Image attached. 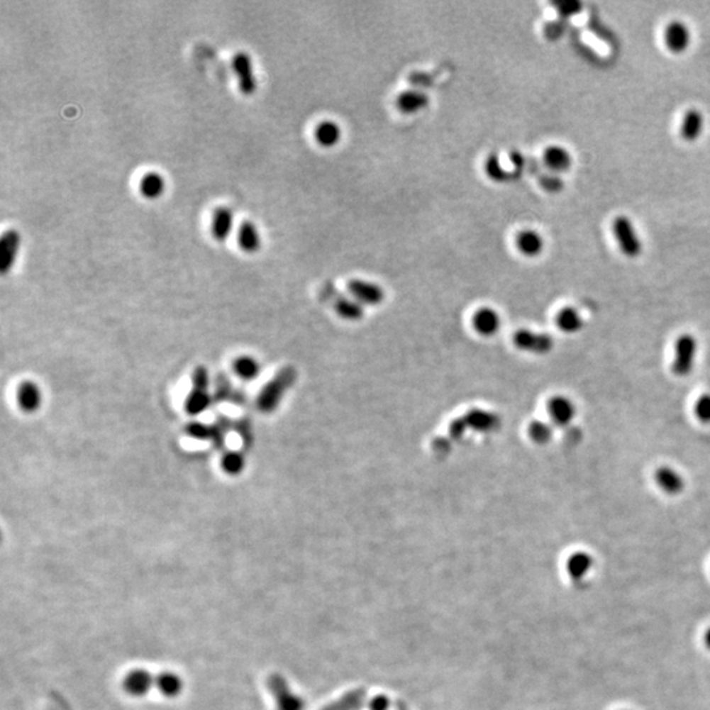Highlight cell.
I'll use <instances>...</instances> for the list:
<instances>
[{
	"mask_svg": "<svg viewBox=\"0 0 710 710\" xmlns=\"http://www.w3.org/2000/svg\"><path fill=\"white\" fill-rule=\"evenodd\" d=\"M235 425L237 420L226 417L224 414H217L215 423H189L186 426V434L194 440H208L217 450H224L226 434L232 429L235 432Z\"/></svg>",
	"mask_w": 710,
	"mask_h": 710,
	"instance_id": "6da1fadb",
	"label": "cell"
},
{
	"mask_svg": "<svg viewBox=\"0 0 710 710\" xmlns=\"http://www.w3.org/2000/svg\"><path fill=\"white\" fill-rule=\"evenodd\" d=\"M699 341L691 333L680 334L674 346V358L671 371L677 378L689 377L693 372L699 357Z\"/></svg>",
	"mask_w": 710,
	"mask_h": 710,
	"instance_id": "7a4b0ae2",
	"label": "cell"
},
{
	"mask_svg": "<svg viewBox=\"0 0 710 710\" xmlns=\"http://www.w3.org/2000/svg\"><path fill=\"white\" fill-rule=\"evenodd\" d=\"M294 379H295L294 370L283 369L279 371L275 378H272L270 383H267L262 388L261 394L257 397L258 409L263 414L272 412L278 406L280 399L286 394L288 387L292 384Z\"/></svg>",
	"mask_w": 710,
	"mask_h": 710,
	"instance_id": "3957f363",
	"label": "cell"
},
{
	"mask_svg": "<svg viewBox=\"0 0 710 710\" xmlns=\"http://www.w3.org/2000/svg\"><path fill=\"white\" fill-rule=\"evenodd\" d=\"M209 377L208 371L203 366H198L192 374V386L186 399V412L191 416H196L204 412L212 404V394L208 391Z\"/></svg>",
	"mask_w": 710,
	"mask_h": 710,
	"instance_id": "277c9868",
	"label": "cell"
},
{
	"mask_svg": "<svg viewBox=\"0 0 710 710\" xmlns=\"http://www.w3.org/2000/svg\"><path fill=\"white\" fill-rule=\"evenodd\" d=\"M546 409H548V421L555 428L562 429H570L577 416L575 403L568 396H551L546 404Z\"/></svg>",
	"mask_w": 710,
	"mask_h": 710,
	"instance_id": "5b68a950",
	"label": "cell"
},
{
	"mask_svg": "<svg viewBox=\"0 0 710 710\" xmlns=\"http://www.w3.org/2000/svg\"><path fill=\"white\" fill-rule=\"evenodd\" d=\"M613 232L622 253L629 258H637L642 252V243L629 217H616L613 223Z\"/></svg>",
	"mask_w": 710,
	"mask_h": 710,
	"instance_id": "8992f818",
	"label": "cell"
},
{
	"mask_svg": "<svg viewBox=\"0 0 710 710\" xmlns=\"http://www.w3.org/2000/svg\"><path fill=\"white\" fill-rule=\"evenodd\" d=\"M513 343L517 349L537 355H545L554 349V338L550 334L531 329H521L514 333Z\"/></svg>",
	"mask_w": 710,
	"mask_h": 710,
	"instance_id": "52a82bcc",
	"label": "cell"
},
{
	"mask_svg": "<svg viewBox=\"0 0 710 710\" xmlns=\"http://www.w3.org/2000/svg\"><path fill=\"white\" fill-rule=\"evenodd\" d=\"M350 296L362 306H375L382 304L386 299V292L378 283L365 279H351L348 283Z\"/></svg>",
	"mask_w": 710,
	"mask_h": 710,
	"instance_id": "ba28073f",
	"label": "cell"
},
{
	"mask_svg": "<svg viewBox=\"0 0 710 710\" xmlns=\"http://www.w3.org/2000/svg\"><path fill=\"white\" fill-rule=\"evenodd\" d=\"M237 81H238V89L243 95H253L257 91V77L254 72V65H253L250 55L246 52H238L233 55L232 60Z\"/></svg>",
	"mask_w": 710,
	"mask_h": 710,
	"instance_id": "9c48e42d",
	"label": "cell"
},
{
	"mask_svg": "<svg viewBox=\"0 0 710 710\" xmlns=\"http://www.w3.org/2000/svg\"><path fill=\"white\" fill-rule=\"evenodd\" d=\"M212 403H231V404L243 405L248 403V395L241 388L234 386L231 379L224 372H218L215 378V388L212 392Z\"/></svg>",
	"mask_w": 710,
	"mask_h": 710,
	"instance_id": "30bf717a",
	"label": "cell"
},
{
	"mask_svg": "<svg viewBox=\"0 0 710 710\" xmlns=\"http://www.w3.org/2000/svg\"><path fill=\"white\" fill-rule=\"evenodd\" d=\"M269 688L275 697L278 710H304V701L288 688V684L280 675H271Z\"/></svg>",
	"mask_w": 710,
	"mask_h": 710,
	"instance_id": "8fae6325",
	"label": "cell"
},
{
	"mask_svg": "<svg viewBox=\"0 0 710 710\" xmlns=\"http://www.w3.org/2000/svg\"><path fill=\"white\" fill-rule=\"evenodd\" d=\"M656 487L668 496L683 494L685 489V477L683 474L672 466H659L654 472Z\"/></svg>",
	"mask_w": 710,
	"mask_h": 710,
	"instance_id": "7c38bea8",
	"label": "cell"
},
{
	"mask_svg": "<svg viewBox=\"0 0 710 710\" xmlns=\"http://www.w3.org/2000/svg\"><path fill=\"white\" fill-rule=\"evenodd\" d=\"M501 325V316L491 306H482L472 316V329L486 338L494 337L500 332Z\"/></svg>",
	"mask_w": 710,
	"mask_h": 710,
	"instance_id": "4fadbf2b",
	"label": "cell"
},
{
	"mask_svg": "<svg viewBox=\"0 0 710 710\" xmlns=\"http://www.w3.org/2000/svg\"><path fill=\"white\" fill-rule=\"evenodd\" d=\"M155 685V679L144 668L131 670L123 679V688L129 696L143 697Z\"/></svg>",
	"mask_w": 710,
	"mask_h": 710,
	"instance_id": "5bb4252c",
	"label": "cell"
},
{
	"mask_svg": "<svg viewBox=\"0 0 710 710\" xmlns=\"http://www.w3.org/2000/svg\"><path fill=\"white\" fill-rule=\"evenodd\" d=\"M21 237L16 229H9L0 238V270L7 274L18 257Z\"/></svg>",
	"mask_w": 710,
	"mask_h": 710,
	"instance_id": "9a60e30c",
	"label": "cell"
},
{
	"mask_svg": "<svg viewBox=\"0 0 710 710\" xmlns=\"http://www.w3.org/2000/svg\"><path fill=\"white\" fill-rule=\"evenodd\" d=\"M665 41L672 53H683L691 44V30L685 23L675 20L665 28Z\"/></svg>",
	"mask_w": 710,
	"mask_h": 710,
	"instance_id": "2e32d148",
	"label": "cell"
},
{
	"mask_svg": "<svg viewBox=\"0 0 710 710\" xmlns=\"http://www.w3.org/2000/svg\"><path fill=\"white\" fill-rule=\"evenodd\" d=\"M429 96L420 90H405L396 98V109L404 115L418 113L429 106Z\"/></svg>",
	"mask_w": 710,
	"mask_h": 710,
	"instance_id": "e0dca14e",
	"label": "cell"
},
{
	"mask_svg": "<svg viewBox=\"0 0 710 710\" xmlns=\"http://www.w3.org/2000/svg\"><path fill=\"white\" fill-rule=\"evenodd\" d=\"M233 224V212L228 207H217L212 215L211 233L216 241L223 243L232 233Z\"/></svg>",
	"mask_w": 710,
	"mask_h": 710,
	"instance_id": "ac0fdd59",
	"label": "cell"
},
{
	"mask_svg": "<svg viewBox=\"0 0 710 710\" xmlns=\"http://www.w3.org/2000/svg\"><path fill=\"white\" fill-rule=\"evenodd\" d=\"M516 246L522 255L528 258L538 257L545 249V240L537 231L526 229L517 234Z\"/></svg>",
	"mask_w": 710,
	"mask_h": 710,
	"instance_id": "d6986e66",
	"label": "cell"
},
{
	"mask_svg": "<svg viewBox=\"0 0 710 710\" xmlns=\"http://www.w3.org/2000/svg\"><path fill=\"white\" fill-rule=\"evenodd\" d=\"M594 557L587 551H576L567 559V572L574 580H583L594 568Z\"/></svg>",
	"mask_w": 710,
	"mask_h": 710,
	"instance_id": "ffe728a7",
	"label": "cell"
},
{
	"mask_svg": "<svg viewBox=\"0 0 710 710\" xmlns=\"http://www.w3.org/2000/svg\"><path fill=\"white\" fill-rule=\"evenodd\" d=\"M555 324L560 332L576 334L584 328V318L574 306H565L555 316Z\"/></svg>",
	"mask_w": 710,
	"mask_h": 710,
	"instance_id": "44dd1931",
	"label": "cell"
},
{
	"mask_svg": "<svg viewBox=\"0 0 710 710\" xmlns=\"http://www.w3.org/2000/svg\"><path fill=\"white\" fill-rule=\"evenodd\" d=\"M237 243L243 252L255 253L261 248V234L252 221H243L237 231Z\"/></svg>",
	"mask_w": 710,
	"mask_h": 710,
	"instance_id": "7402d4cb",
	"label": "cell"
},
{
	"mask_svg": "<svg viewBox=\"0 0 710 710\" xmlns=\"http://www.w3.org/2000/svg\"><path fill=\"white\" fill-rule=\"evenodd\" d=\"M315 140L317 144L324 148H333L340 144L342 140L341 126L333 120H324L318 123L315 129Z\"/></svg>",
	"mask_w": 710,
	"mask_h": 710,
	"instance_id": "603a6c76",
	"label": "cell"
},
{
	"mask_svg": "<svg viewBox=\"0 0 710 710\" xmlns=\"http://www.w3.org/2000/svg\"><path fill=\"white\" fill-rule=\"evenodd\" d=\"M543 162L546 163L550 170L563 172L570 170L572 165V157L565 148L553 145L546 148V150L543 152Z\"/></svg>",
	"mask_w": 710,
	"mask_h": 710,
	"instance_id": "cb8c5ba5",
	"label": "cell"
},
{
	"mask_svg": "<svg viewBox=\"0 0 710 710\" xmlns=\"http://www.w3.org/2000/svg\"><path fill=\"white\" fill-rule=\"evenodd\" d=\"M704 129V115L699 109H692L685 112L680 126V135L688 143L696 141Z\"/></svg>",
	"mask_w": 710,
	"mask_h": 710,
	"instance_id": "d4e9b609",
	"label": "cell"
},
{
	"mask_svg": "<svg viewBox=\"0 0 710 710\" xmlns=\"http://www.w3.org/2000/svg\"><path fill=\"white\" fill-rule=\"evenodd\" d=\"M155 687L165 697L174 699L182 693L184 683L179 675L172 671H163L155 677Z\"/></svg>",
	"mask_w": 710,
	"mask_h": 710,
	"instance_id": "484cf974",
	"label": "cell"
},
{
	"mask_svg": "<svg viewBox=\"0 0 710 710\" xmlns=\"http://www.w3.org/2000/svg\"><path fill=\"white\" fill-rule=\"evenodd\" d=\"M166 189V182L160 172L149 171L140 180V192L146 199L160 198Z\"/></svg>",
	"mask_w": 710,
	"mask_h": 710,
	"instance_id": "4316f807",
	"label": "cell"
},
{
	"mask_svg": "<svg viewBox=\"0 0 710 710\" xmlns=\"http://www.w3.org/2000/svg\"><path fill=\"white\" fill-rule=\"evenodd\" d=\"M18 404L26 412L36 411L41 403V395L36 384L29 382L21 384L18 388Z\"/></svg>",
	"mask_w": 710,
	"mask_h": 710,
	"instance_id": "83f0119b",
	"label": "cell"
},
{
	"mask_svg": "<svg viewBox=\"0 0 710 710\" xmlns=\"http://www.w3.org/2000/svg\"><path fill=\"white\" fill-rule=\"evenodd\" d=\"M554 425L550 421L534 420L528 428V434L536 445H548L554 438Z\"/></svg>",
	"mask_w": 710,
	"mask_h": 710,
	"instance_id": "f1b7e54d",
	"label": "cell"
},
{
	"mask_svg": "<svg viewBox=\"0 0 710 710\" xmlns=\"http://www.w3.org/2000/svg\"><path fill=\"white\" fill-rule=\"evenodd\" d=\"M233 370L238 378L250 382L258 377V374L261 371V366L252 357L245 355V357H240L238 360H234Z\"/></svg>",
	"mask_w": 710,
	"mask_h": 710,
	"instance_id": "f546056e",
	"label": "cell"
},
{
	"mask_svg": "<svg viewBox=\"0 0 710 710\" xmlns=\"http://www.w3.org/2000/svg\"><path fill=\"white\" fill-rule=\"evenodd\" d=\"M334 309L337 314L346 318V320H360L363 316V306H360L358 301H355L353 297H341L334 301Z\"/></svg>",
	"mask_w": 710,
	"mask_h": 710,
	"instance_id": "4dcf8cb0",
	"label": "cell"
},
{
	"mask_svg": "<svg viewBox=\"0 0 710 710\" xmlns=\"http://www.w3.org/2000/svg\"><path fill=\"white\" fill-rule=\"evenodd\" d=\"M363 701H365V692L354 691L346 693L338 701L333 702L323 710H360L362 709Z\"/></svg>",
	"mask_w": 710,
	"mask_h": 710,
	"instance_id": "1f68e13d",
	"label": "cell"
},
{
	"mask_svg": "<svg viewBox=\"0 0 710 710\" xmlns=\"http://www.w3.org/2000/svg\"><path fill=\"white\" fill-rule=\"evenodd\" d=\"M221 465L228 474L237 475L245 467V457L240 451H226L221 459Z\"/></svg>",
	"mask_w": 710,
	"mask_h": 710,
	"instance_id": "d6a6232c",
	"label": "cell"
},
{
	"mask_svg": "<svg viewBox=\"0 0 710 710\" xmlns=\"http://www.w3.org/2000/svg\"><path fill=\"white\" fill-rule=\"evenodd\" d=\"M486 172L494 182H505L509 178V172L504 169L497 154H491L487 158Z\"/></svg>",
	"mask_w": 710,
	"mask_h": 710,
	"instance_id": "836d02e7",
	"label": "cell"
},
{
	"mask_svg": "<svg viewBox=\"0 0 710 710\" xmlns=\"http://www.w3.org/2000/svg\"><path fill=\"white\" fill-rule=\"evenodd\" d=\"M693 414L700 423H704V425H710V392L702 394L696 400L694 406H693Z\"/></svg>",
	"mask_w": 710,
	"mask_h": 710,
	"instance_id": "e575fe53",
	"label": "cell"
},
{
	"mask_svg": "<svg viewBox=\"0 0 710 710\" xmlns=\"http://www.w3.org/2000/svg\"><path fill=\"white\" fill-rule=\"evenodd\" d=\"M235 433H237V434L240 436V438L243 440V446H245L246 449L252 448L254 437H253L252 423H250V421H249L248 418H238V420H237Z\"/></svg>",
	"mask_w": 710,
	"mask_h": 710,
	"instance_id": "d590c367",
	"label": "cell"
},
{
	"mask_svg": "<svg viewBox=\"0 0 710 710\" xmlns=\"http://www.w3.org/2000/svg\"><path fill=\"white\" fill-rule=\"evenodd\" d=\"M389 706V700L384 697V696H378L375 697L372 701H371V705L370 708L371 710H387Z\"/></svg>",
	"mask_w": 710,
	"mask_h": 710,
	"instance_id": "8d00e7d4",
	"label": "cell"
},
{
	"mask_svg": "<svg viewBox=\"0 0 710 710\" xmlns=\"http://www.w3.org/2000/svg\"><path fill=\"white\" fill-rule=\"evenodd\" d=\"M545 189H548V191H559L560 187H562V182L557 179V178H548V180H545Z\"/></svg>",
	"mask_w": 710,
	"mask_h": 710,
	"instance_id": "74e56055",
	"label": "cell"
},
{
	"mask_svg": "<svg viewBox=\"0 0 710 710\" xmlns=\"http://www.w3.org/2000/svg\"><path fill=\"white\" fill-rule=\"evenodd\" d=\"M704 642H705V645L710 648V628L706 630V633H705V636H704Z\"/></svg>",
	"mask_w": 710,
	"mask_h": 710,
	"instance_id": "f35d334b",
	"label": "cell"
}]
</instances>
